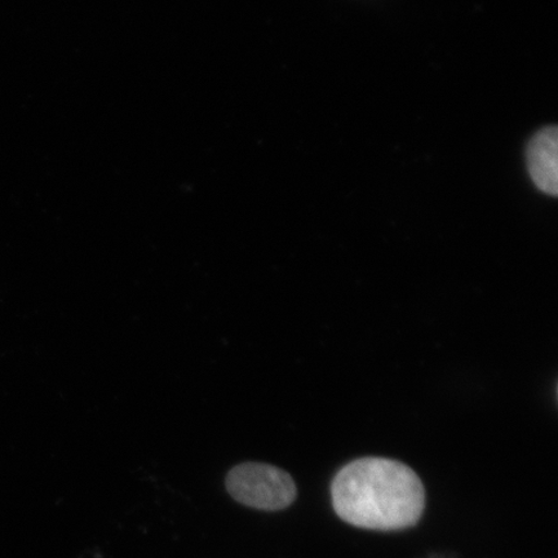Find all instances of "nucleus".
Returning a JSON list of instances; mask_svg holds the SVG:
<instances>
[{
    "mask_svg": "<svg viewBox=\"0 0 558 558\" xmlns=\"http://www.w3.org/2000/svg\"><path fill=\"white\" fill-rule=\"evenodd\" d=\"M227 490L239 504L270 512L289 508L298 497L295 481L288 472L253 462L230 470Z\"/></svg>",
    "mask_w": 558,
    "mask_h": 558,
    "instance_id": "obj_2",
    "label": "nucleus"
},
{
    "mask_svg": "<svg viewBox=\"0 0 558 558\" xmlns=\"http://www.w3.org/2000/svg\"><path fill=\"white\" fill-rule=\"evenodd\" d=\"M424 558H456V556L448 555V554H434V555H429V556L424 557Z\"/></svg>",
    "mask_w": 558,
    "mask_h": 558,
    "instance_id": "obj_4",
    "label": "nucleus"
},
{
    "mask_svg": "<svg viewBox=\"0 0 558 558\" xmlns=\"http://www.w3.org/2000/svg\"><path fill=\"white\" fill-rule=\"evenodd\" d=\"M331 498L341 520L376 532L413 527L425 508L422 480L409 465L386 458L347 464L332 481Z\"/></svg>",
    "mask_w": 558,
    "mask_h": 558,
    "instance_id": "obj_1",
    "label": "nucleus"
},
{
    "mask_svg": "<svg viewBox=\"0 0 558 558\" xmlns=\"http://www.w3.org/2000/svg\"><path fill=\"white\" fill-rule=\"evenodd\" d=\"M558 132L544 129L530 142L527 149L529 172L536 186L544 193H558Z\"/></svg>",
    "mask_w": 558,
    "mask_h": 558,
    "instance_id": "obj_3",
    "label": "nucleus"
}]
</instances>
